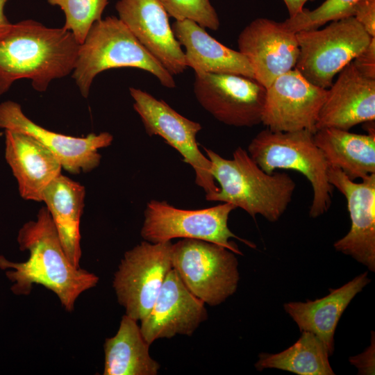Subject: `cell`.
<instances>
[{
	"label": "cell",
	"mask_w": 375,
	"mask_h": 375,
	"mask_svg": "<svg viewBox=\"0 0 375 375\" xmlns=\"http://www.w3.org/2000/svg\"><path fill=\"white\" fill-rule=\"evenodd\" d=\"M17 242L21 251H28L24 262H12L0 256V268L12 283L16 295H28L34 284L53 292L62 306L72 312L78 297L95 287L99 277L74 267L67 257L56 227L46 207H42L35 220L25 223L19 229Z\"/></svg>",
	"instance_id": "6da1fadb"
},
{
	"label": "cell",
	"mask_w": 375,
	"mask_h": 375,
	"mask_svg": "<svg viewBox=\"0 0 375 375\" xmlns=\"http://www.w3.org/2000/svg\"><path fill=\"white\" fill-rule=\"evenodd\" d=\"M79 44L62 28H49L33 19L12 24L0 39V95L14 82L26 78L39 92L50 83L72 74Z\"/></svg>",
	"instance_id": "7a4b0ae2"
},
{
	"label": "cell",
	"mask_w": 375,
	"mask_h": 375,
	"mask_svg": "<svg viewBox=\"0 0 375 375\" xmlns=\"http://www.w3.org/2000/svg\"><path fill=\"white\" fill-rule=\"evenodd\" d=\"M203 149L212 162V176L219 185V192L206 199L207 201L231 203L254 219L260 215L270 222L278 220L296 188L289 174L266 173L240 147L234 151L231 159Z\"/></svg>",
	"instance_id": "3957f363"
},
{
	"label": "cell",
	"mask_w": 375,
	"mask_h": 375,
	"mask_svg": "<svg viewBox=\"0 0 375 375\" xmlns=\"http://www.w3.org/2000/svg\"><path fill=\"white\" fill-rule=\"evenodd\" d=\"M133 67L156 76L167 88L176 87L173 76L116 17L93 24L78 55L72 77L81 94L88 98L94 78L107 69Z\"/></svg>",
	"instance_id": "277c9868"
},
{
	"label": "cell",
	"mask_w": 375,
	"mask_h": 375,
	"mask_svg": "<svg viewBox=\"0 0 375 375\" xmlns=\"http://www.w3.org/2000/svg\"><path fill=\"white\" fill-rule=\"evenodd\" d=\"M308 130L259 132L248 145L247 152L266 173L276 169L301 173L310 182L313 197L309 215L318 217L328 211L333 187L328 179V165Z\"/></svg>",
	"instance_id": "5b68a950"
},
{
	"label": "cell",
	"mask_w": 375,
	"mask_h": 375,
	"mask_svg": "<svg viewBox=\"0 0 375 375\" xmlns=\"http://www.w3.org/2000/svg\"><path fill=\"white\" fill-rule=\"evenodd\" d=\"M299 54L294 69L311 83L327 89L369 44L372 38L353 17L332 22L321 30L296 33Z\"/></svg>",
	"instance_id": "8992f818"
},
{
	"label": "cell",
	"mask_w": 375,
	"mask_h": 375,
	"mask_svg": "<svg viewBox=\"0 0 375 375\" xmlns=\"http://www.w3.org/2000/svg\"><path fill=\"white\" fill-rule=\"evenodd\" d=\"M235 254L210 242L182 239L172 244V269L194 295L215 306L237 290L240 275Z\"/></svg>",
	"instance_id": "52a82bcc"
},
{
	"label": "cell",
	"mask_w": 375,
	"mask_h": 375,
	"mask_svg": "<svg viewBox=\"0 0 375 375\" xmlns=\"http://www.w3.org/2000/svg\"><path fill=\"white\" fill-rule=\"evenodd\" d=\"M236 207L224 203L199 210L175 208L167 201L151 200L144 212L140 234L151 243L171 241L174 238L196 239L222 246L235 254L242 255L230 238H236L251 248L256 244L235 235L228 228V220Z\"/></svg>",
	"instance_id": "ba28073f"
},
{
	"label": "cell",
	"mask_w": 375,
	"mask_h": 375,
	"mask_svg": "<svg viewBox=\"0 0 375 375\" xmlns=\"http://www.w3.org/2000/svg\"><path fill=\"white\" fill-rule=\"evenodd\" d=\"M171 241H143L125 252L114 274L112 286L125 315L141 321L151 310L172 269Z\"/></svg>",
	"instance_id": "9c48e42d"
},
{
	"label": "cell",
	"mask_w": 375,
	"mask_h": 375,
	"mask_svg": "<svg viewBox=\"0 0 375 375\" xmlns=\"http://www.w3.org/2000/svg\"><path fill=\"white\" fill-rule=\"evenodd\" d=\"M133 108L140 115L147 133L159 135L183 156V162L195 172V183L206 192V199L219 188L211 173L212 162L200 151L196 140L201 125L190 120L170 107L165 101L133 87L129 88Z\"/></svg>",
	"instance_id": "30bf717a"
},
{
	"label": "cell",
	"mask_w": 375,
	"mask_h": 375,
	"mask_svg": "<svg viewBox=\"0 0 375 375\" xmlns=\"http://www.w3.org/2000/svg\"><path fill=\"white\" fill-rule=\"evenodd\" d=\"M199 103L218 121L236 127L261 123L266 88L253 78L234 74H194Z\"/></svg>",
	"instance_id": "8fae6325"
},
{
	"label": "cell",
	"mask_w": 375,
	"mask_h": 375,
	"mask_svg": "<svg viewBox=\"0 0 375 375\" xmlns=\"http://www.w3.org/2000/svg\"><path fill=\"white\" fill-rule=\"evenodd\" d=\"M327 89L315 85L296 69L278 76L266 88L261 123L274 131H316Z\"/></svg>",
	"instance_id": "7c38bea8"
},
{
	"label": "cell",
	"mask_w": 375,
	"mask_h": 375,
	"mask_svg": "<svg viewBox=\"0 0 375 375\" xmlns=\"http://www.w3.org/2000/svg\"><path fill=\"white\" fill-rule=\"evenodd\" d=\"M0 128L32 136L50 150L62 168L72 174L88 172L100 163L99 150L110 146L113 136L108 132L90 133L84 138L62 135L35 124L12 101L0 103Z\"/></svg>",
	"instance_id": "4fadbf2b"
},
{
	"label": "cell",
	"mask_w": 375,
	"mask_h": 375,
	"mask_svg": "<svg viewBox=\"0 0 375 375\" xmlns=\"http://www.w3.org/2000/svg\"><path fill=\"white\" fill-rule=\"evenodd\" d=\"M239 51L250 63L254 79L265 88L279 76L294 69L299 54L296 33L282 22L257 18L238 38Z\"/></svg>",
	"instance_id": "5bb4252c"
},
{
	"label": "cell",
	"mask_w": 375,
	"mask_h": 375,
	"mask_svg": "<svg viewBox=\"0 0 375 375\" xmlns=\"http://www.w3.org/2000/svg\"><path fill=\"white\" fill-rule=\"evenodd\" d=\"M330 184L346 198L351 219L349 231L337 240L338 251L375 271V174L356 183L340 169L328 166Z\"/></svg>",
	"instance_id": "9a60e30c"
},
{
	"label": "cell",
	"mask_w": 375,
	"mask_h": 375,
	"mask_svg": "<svg viewBox=\"0 0 375 375\" xmlns=\"http://www.w3.org/2000/svg\"><path fill=\"white\" fill-rule=\"evenodd\" d=\"M208 317L205 303L184 285L172 269L166 276L149 314L142 319L140 331L151 345L176 335H192Z\"/></svg>",
	"instance_id": "2e32d148"
},
{
	"label": "cell",
	"mask_w": 375,
	"mask_h": 375,
	"mask_svg": "<svg viewBox=\"0 0 375 375\" xmlns=\"http://www.w3.org/2000/svg\"><path fill=\"white\" fill-rule=\"evenodd\" d=\"M115 9L119 19L172 76L185 71L184 51L160 0H119Z\"/></svg>",
	"instance_id": "e0dca14e"
},
{
	"label": "cell",
	"mask_w": 375,
	"mask_h": 375,
	"mask_svg": "<svg viewBox=\"0 0 375 375\" xmlns=\"http://www.w3.org/2000/svg\"><path fill=\"white\" fill-rule=\"evenodd\" d=\"M375 119V80L361 75L351 62L327 90L319 110L316 131L353 126Z\"/></svg>",
	"instance_id": "ac0fdd59"
},
{
	"label": "cell",
	"mask_w": 375,
	"mask_h": 375,
	"mask_svg": "<svg viewBox=\"0 0 375 375\" xmlns=\"http://www.w3.org/2000/svg\"><path fill=\"white\" fill-rule=\"evenodd\" d=\"M5 158L17 179L20 196L42 201L47 186L61 174L58 158L31 135L5 130Z\"/></svg>",
	"instance_id": "d6986e66"
},
{
	"label": "cell",
	"mask_w": 375,
	"mask_h": 375,
	"mask_svg": "<svg viewBox=\"0 0 375 375\" xmlns=\"http://www.w3.org/2000/svg\"><path fill=\"white\" fill-rule=\"evenodd\" d=\"M171 26L176 39L185 48L186 66L194 74H234L254 79L253 69L244 55L223 45L196 22L176 20Z\"/></svg>",
	"instance_id": "ffe728a7"
},
{
	"label": "cell",
	"mask_w": 375,
	"mask_h": 375,
	"mask_svg": "<svg viewBox=\"0 0 375 375\" xmlns=\"http://www.w3.org/2000/svg\"><path fill=\"white\" fill-rule=\"evenodd\" d=\"M370 282L367 272L337 289H329L326 296L306 302H288L285 311L297 323L301 332L317 335L329 356L334 351V334L339 320L353 297Z\"/></svg>",
	"instance_id": "44dd1931"
},
{
	"label": "cell",
	"mask_w": 375,
	"mask_h": 375,
	"mask_svg": "<svg viewBox=\"0 0 375 375\" xmlns=\"http://www.w3.org/2000/svg\"><path fill=\"white\" fill-rule=\"evenodd\" d=\"M85 197L83 185L61 174L47 186L42 199L67 257L77 268L82 256L80 224Z\"/></svg>",
	"instance_id": "7402d4cb"
},
{
	"label": "cell",
	"mask_w": 375,
	"mask_h": 375,
	"mask_svg": "<svg viewBox=\"0 0 375 375\" xmlns=\"http://www.w3.org/2000/svg\"><path fill=\"white\" fill-rule=\"evenodd\" d=\"M313 138L328 166L340 169L351 180L375 174V134L322 128Z\"/></svg>",
	"instance_id": "603a6c76"
},
{
	"label": "cell",
	"mask_w": 375,
	"mask_h": 375,
	"mask_svg": "<svg viewBox=\"0 0 375 375\" xmlns=\"http://www.w3.org/2000/svg\"><path fill=\"white\" fill-rule=\"evenodd\" d=\"M138 321L126 315L120 321L116 334L106 338L103 345V375H156L159 363L149 354Z\"/></svg>",
	"instance_id": "cb8c5ba5"
},
{
	"label": "cell",
	"mask_w": 375,
	"mask_h": 375,
	"mask_svg": "<svg viewBox=\"0 0 375 375\" xmlns=\"http://www.w3.org/2000/svg\"><path fill=\"white\" fill-rule=\"evenodd\" d=\"M324 343L314 333L303 331L292 346L278 353H262L255 364L257 370L275 368L299 375L335 374Z\"/></svg>",
	"instance_id": "d4e9b609"
},
{
	"label": "cell",
	"mask_w": 375,
	"mask_h": 375,
	"mask_svg": "<svg viewBox=\"0 0 375 375\" xmlns=\"http://www.w3.org/2000/svg\"><path fill=\"white\" fill-rule=\"evenodd\" d=\"M63 11L65 22L62 28L70 31L76 42L84 41L93 24L102 19L109 0H47Z\"/></svg>",
	"instance_id": "484cf974"
},
{
	"label": "cell",
	"mask_w": 375,
	"mask_h": 375,
	"mask_svg": "<svg viewBox=\"0 0 375 375\" xmlns=\"http://www.w3.org/2000/svg\"><path fill=\"white\" fill-rule=\"evenodd\" d=\"M359 0H326L312 10L303 8L297 15L283 22L289 31H300L318 29L329 22L353 17Z\"/></svg>",
	"instance_id": "4316f807"
},
{
	"label": "cell",
	"mask_w": 375,
	"mask_h": 375,
	"mask_svg": "<svg viewBox=\"0 0 375 375\" xmlns=\"http://www.w3.org/2000/svg\"><path fill=\"white\" fill-rule=\"evenodd\" d=\"M169 16L192 20L204 28L217 31L219 20L210 0H160Z\"/></svg>",
	"instance_id": "83f0119b"
},
{
	"label": "cell",
	"mask_w": 375,
	"mask_h": 375,
	"mask_svg": "<svg viewBox=\"0 0 375 375\" xmlns=\"http://www.w3.org/2000/svg\"><path fill=\"white\" fill-rule=\"evenodd\" d=\"M351 62L361 75L375 80V37Z\"/></svg>",
	"instance_id": "f1b7e54d"
},
{
	"label": "cell",
	"mask_w": 375,
	"mask_h": 375,
	"mask_svg": "<svg viewBox=\"0 0 375 375\" xmlns=\"http://www.w3.org/2000/svg\"><path fill=\"white\" fill-rule=\"evenodd\" d=\"M353 17L371 37H375V0H359Z\"/></svg>",
	"instance_id": "f546056e"
},
{
	"label": "cell",
	"mask_w": 375,
	"mask_h": 375,
	"mask_svg": "<svg viewBox=\"0 0 375 375\" xmlns=\"http://www.w3.org/2000/svg\"><path fill=\"white\" fill-rule=\"evenodd\" d=\"M372 334L371 345L361 354L349 358L351 364L358 369L359 374H374V333Z\"/></svg>",
	"instance_id": "4dcf8cb0"
},
{
	"label": "cell",
	"mask_w": 375,
	"mask_h": 375,
	"mask_svg": "<svg viewBox=\"0 0 375 375\" xmlns=\"http://www.w3.org/2000/svg\"><path fill=\"white\" fill-rule=\"evenodd\" d=\"M9 0H0V39L10 31L12 24L9 22L4 12V7Z\"/></svg>",
	"instance_id": "1f68e13d"
},
{
	"label": "cell",
	"mask_w": 375,
	"mask_h": 375,
	"mask_svg": "<svg viewBox=\"0 0 375 375\" xmlns=\"http://www.w3.org/2000/svg\"><path fill=\"white\" fill-rule=\"evenodd\" d=\"M308 1L313 0H283L289 12V17H294L301 12Z\"/></svg>",
	"instance_id": "d6a6232c"
}]
</instances>
